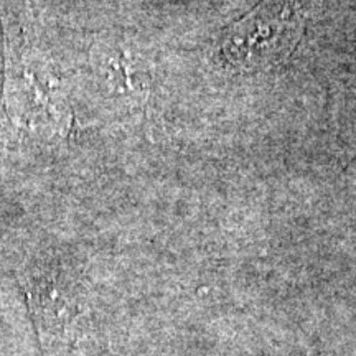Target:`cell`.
<instances>
[{"mask_svg": "<svg viewBox=\"0 0 356 356\" xmlns=\"http://www.w3.org/2000/svg\"><path fill=\"white\" fill-rule=\"evenodd\" d=\"M312 0H262L222 33L221 56L243 71L282 63L304 35Z\"/></svg>", "mask_w": 356, "mask_h": 356, "instance_id": "cell-1", "label": "cell"}]
</instances>
